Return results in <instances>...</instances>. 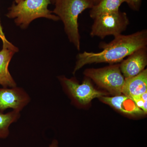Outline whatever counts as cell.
I'll use <instances>...</instances> for the list:
<instances>
[{
    "instance_id": "cell-13",
    "label": "cell",
    "mask_w": 147,
    "mask_h": 147,
    "mask_svg": "<svg viewBox=\"0 0 147 147\" xmlns=\"http://www.w3.org/2000/svg\"><path fill=\"white\" fill-rule=\"evenodd\" d=\"M21 112L12 110L4 113L0 112V139H5L9 135V127L21 117Z\"/></svg>"
},
{
    "instance_id": "cell-14",
    "label": "cell",
    "mask_w": 147,
    "mask_h": 147,
    "mask_svg": "<svg viewBox=\"0 0 147 147\" xmlns=\"http://www.w3.org/2000/svg\"><path fill=\"white\" fill-rule=\"evenodd\" d=\"M147 92L140 96H133L131 99L134 100L138 107L142 109L145 114L147 112Z\"/></svg>"
},
{
    "instance_id": "cell-3",
    "label": "cell",
    "mask_w": 147,
    "mask_h": 147,
    "mask_svg": "<svg viewBox=\"0 0 147 147\" xmlns=\"http://www.w3.org/2000/svg\"><path fill=\"white\" fill-rule=\"evenodd\" d=\"M50 0H24L18 3L13 2L6 14L13 19L16 26L22 29L28 28L32 21L39 18H45L57 21L59 18L48 9Z\"/></svg>"
},
{
    "instance_id": "cell-19",
    "label": "cell",
    "mask_w": 147,
    "mask_h": 147,
    "mask_svg": "<svg viewBox=\"0 0 147 147\" xmlns=\"http://www.w3.org/2000/svg\"><path fill=\"white\" fill-rule=\"evenodd\" d=\"M24 1V0H15V1H14V2L16 3H19V2H20L22 1Z\"/></svg>"
},
{
    "instance_id": "cell-16",
    "label": "cell",
    "mask_w": 147,
    "mask_h": 147,
    "mask_svg": "<svg viewBox=\"0 0 147 147\" xmlns=\"http://www.w3.org/2000/svg\"><path fill=\"white\" fill-rule=\"evenodd\" d=\"M0 39L1 40L2 42H4L7 39L6 38L4 34L3 31V29L1 25V21H0Z\"/></svg>"
},
{
    "instance_id": "cell-9",
    "label": "cell",
    "mask_w": 147,
    "mask_h": 147,
    "mask_svg": "<svg viewBox=\"0 0 147 147\" xmlns=\"http://www.w3.org/2000/svg\"><path fill=\"white\" fill-rule=\"evenodd\" d=\"M0 51V85L4 88H13L17 84L9 70V65L14 54L18 49L8 40L3 42Z\"/></svg>"
},
{
    "instance_id": "cell-20",
    "label": "cell",
    "mask_w": 147,
    "mask_h": 147,
    "mask_svg": "<svg viewBox=\"0 0 147 147\" xmlns=\"http://www.w3.org/2000/svg\"><path fill=\"white\" fill-rule=\"evenodd\" d=\"M50 1H51V3H52L53 4H54V3H55V1H56V0H50Z\"/></svg>"
},
{
    "instance_id": "cell-7",
    "label": "cell",
    "mask_w": 147,
    "mask_h": 147,
    "mask_svg": "<svg viewBox=\"0 0 147 147\" xmlns=\"http://www.w3.org/2000/svg\"><path fill=\"white\" fill-rule=\"evenodd\" d=\"M31 99L28 93L21 87L0 88V112L11 109L21 112Z\"/></svg>"
},
{
    "instance_id": "cell-10",
    "label": "cell",
    "mask_w": 147,
    "mask_h": 147,
    "mask_svg": "<svg viewBox=\"0 0 147 147\" xmlns=\"http://www.w3.org/2000/svg\"><path fill=\"white\" fill-rule=\"evenodd\" d=\"M100 98L103 102L125 114L134 115L145 114L144 111L137 106L134 100L124 95L115 96L113 97L102 96Z\"/></svg>"
},
{
    "instance_id": "cell-18",
    "label": "cell",
    "mask_w": 147,
    "mask_h": 147,
    "mask_svg": "<svg viewBox=\"0 0 147 147\" xmlns=\"http://www.w3.org/2000/svg\"><path fill=\"white\" fill-rule=\"evenodd\" d=\"M100 1V0H92L94 3V5L97 4Z\"/></svg>"
},
{
    "instance_id": "cell-15",
    "label": "cell",
    "mask_w": 147,
    "mask_h": 147,
    "mask_svg": "<svg viewBox=\"0 0 147 147\" xmlns=\"http://www.w3.org/2000/svg\"><path fill=\"white\" fill-rule=\"evenodd\" d=\"M142 0H126V3L132 10L138 11L140 9Z\"/></svg>"
},
{
    "instance_id": "cell-8",
    "label": "cell",
    "mask_w": 147,
    "mask_h": 147,
    "mask_svg": "<svg viewBox=\"0 0 147 147\" xmlns=\"http://www.w3.org/2000/svg\"><path fill=\"white\" fill-rule=\"evenodd\" d=\"M147 65V46L134 51L119 65L121 72L125 79L138 75Z\"/></svg>"
},
{
    "instance_id": "cell-6",
    "label": "cell",
    "mask_w": 147,
    "mask_h": 147,
    "mask_svg": "<svg viewBox=\"0 0 147 147\" xmlns=\"http://www.w3.org/2000/svg\"><path fill=\"white\" fill-rule=\"evenodd\" d=\"M59 79L71 97L82 105H86L96 98H100L105 95L96 90L89 79H85L81 84L73 78L68 79L63 76Z\"/></svg>"
},
{
    "instance_id": "cell-4",
    "label": "cell",
    "mask_w": 147,
    "mask_h": 147,
    "mask_svg": "<svg viewBox=\"0 0 147 147\" xmlns=\"http://www.w3.org/2000/svg\"><path fill=\"white\" fill-rule=\"evenodd\" d=\"M90 35L103 39L108 36L115 37L122 34L129 24L127 13L119 10L113 13H105L93 19Z\"/></svg>"
},
{
    "instance_id": "cell-2",
    "label": "cell",
    "mask_w": 147,
    "mask_h": 147,
    "mask_svg": "<svg viewBox=\"0 0 147 147\" xmlns=\"http://www.w3.org/2000/svg\"><path fill=\"white\" fill-rule=\"evenodd\" d=\"M53 11L61 20L69 42L76 49L81 48V36L79 30V15L94 5L92 0H56Z\"/></svg>"
},
{
    "instance_id": "cell-5",
    "label": "cell",
    "mask_w": 147,
    "mask_h": 147,
    "mask_svg": "<svg viewBox=\"0 0 147 147\" xmlns=\"http://www.w3.org/2000/svg\"><path fill=\"white\" fill-rule=\"evenodd\" d=\"M84 74L112 94H121L125 79L121 72L119 65L101 68L88 69L84 71Z\"/></svg>"
},
{
    "instance_id": "cell-11",
    "label": "cell",
    "mask_w": 147,
    "mask_h": 147,
    "mask_svg": "<svg viewBox=\"0 0 147 147\" xmlns=\"http://www.w3.org/2000/svg\"><path fill=\"white\" fill-rule=\"evenodd\" d=\"M147 92V69H144L136 76L126 78L122 93L131 98Z\"/></svg>"
},
{
    "instance_id": "cell-17",
    "label": "cell",
    "mask_w": 147,
    "mask_h": 147,
    "mask_svg": "<svg viewBox=\"0 0 147 147\" xmlns=\"http://www.w3.org/2000/svg\"><path fill=\"white\" fill-rule=\"evenodd\" d=\"M49 147H59V143H58L57 140H53L49 145Z\"/></svg>"
},
{
    "instance_id": "cell-12",
    "label": "cell",
    "mask_w": 147,
    "mask_h": 147,
    "mask_svg": "<svg viewBox=\"0 0 147 147\" xmlns=\"http://www.w3.org/2000/svg\"><path fill=\"white\" fill-rule=\"evenodd\" d=\"M126 2V0H100L90 9V17L94 19L102 14L118 11L121 5Z\"/></svg>"
},
{
    "instance_id": "cell-1",
    "label": "cell",
    "mask_w": 147,
    "mask_h": 147,
    "mask_svg": "<svg viewBox=\"0 0 147 147\" xmlns=\"http://www.w3.org/2000/svg\"><path fill=\"white\" fill-rule=\"evenodd\" d=\"M147 46V30H142L129 35L115 37L111 42L100 45L102 51L99 53L85 52L76 57L73 73L86 65L93 63H117L142 47Z\"/></svg>"
}]
</instances>
